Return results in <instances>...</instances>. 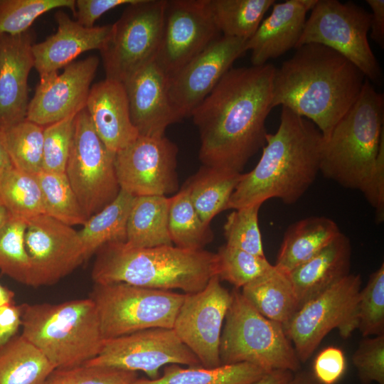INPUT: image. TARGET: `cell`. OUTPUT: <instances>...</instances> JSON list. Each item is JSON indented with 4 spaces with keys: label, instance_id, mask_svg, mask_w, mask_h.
Masks as SVG:
<instances>
[{
    "label": "cell",
    "instance_id": "1",
    "mask_svg": "<svg viewBox=\"0 0 384 384\" xmlns=\"http://www.w3.org/2000/svg\"><path fill=\"white\" fill-rule=\"evenodd\" d=\"M276 70L270 63L230 68L193 110L204 166L241 173L265 146Z\"/></svg>",
    "mask_w": 384,
    "mask_h": 384
},
{
    "label": "cell",
    "instance_id": "2",
    "mask_svg": "<svg viewBox=\"0 0 384 384\" xmlns=\"http://www.w3.org/2000/svg\"><path fill=\"white\" fill-rule=\"evenodd\" d=\"M366 79L338 52L305 44L276 70L272 107H285L310 120L325 140L357 100Z\"/></svg>",
    "mask_w": 384,
    "mask_h": 384
},
{
    "label": "cell",
    "instance_id": "3",
    "mask_svg": "<svg viewBox=\"0 0 384 384\" xmlns=\"http://www.w3.org/2000/svg\"><path fill=\"white\" fill-rule=\"evenodd\" d=\"M324 137L310 120L282 107L275 133L267 134L255 168L242 174L227 209L262 205L270 198L297 202L320 171Z\"/></svg>",
    "mask_w": 384,
    "mask_h": 384
},
{
    "label": "cell",
    "instance_id": "4",
    "mask_svg": "<svg viewBox=\"0 0 384 384\" xmlns=\"http://www.w3.org/2000/svg\"><path fill=\"white\" fill-rule=\"evenodd\" d=\"M92 270L95 284L126 283L191 294L204 289L217 275L216 253L173 245L134 247L126 242H110L97 252Z\"/></svg>",
    "mask_w": 384,
    "mask_h": 384
},
{
    "label": "cell",
    "instance_id": "5",
    "mask_svg": "<svg viewBox=\"0 0 384 384\" xmlns=\"http://www.w3.org/2000/svg\"><path fill=\"white\" fill-rule=\"evenodd\" d=\"M384 98L366 78L353 105L324 140L320 172L346 188L361 190L384 139Z\"/></svg>",
    "mask_w": 384,
    "mask_h": 384
},
{
    "label": "cell",
    "instance_id": "6",
    "mask_svg": "<svg viewBox=\"0 0 384 384\" xmlns=\"http://www.w3.org/2000/svg\"><path fill=\"white\" fill-rule=\"evenodd\" d=\"M21 309V335L55 369L85 364L100 353L105 339L90 297L54 304H23Z\"/></svg>",
    "mask_w": 384,
    "mask_h": 384
},
{
    "label": "cell",
    "instance_id": "7",
    "mask_svg": "<svg viewBox=\"0 0 384 384\" xmlns=\"http://www.w3.org/2000/svg\"><path fill=\"white\" fill-rule=\"evenodd\" d=\"M231 294L220 341L221 365L245 362L267 372L298 371L301 362L283 324L262 315L238 289Z\"/></svg>",
    "mask_w": 384,
    "mask_h": 384
},
{
    "label": "cell",
    "instance_id": "8",
    "mask_svg": "<svg viewBox=\"0 0 384 384\" xmlns=\"http://www.w3.org/2000/svg\"><path fill=\"white\" fill-rule=\"evenodd\" d=\"M185 294L126 283L95 284L94 302L105 340L150 328L173 329Z\"/></svg>",
    "mask_w": 384,
    "mask_h": 384
},
{
    "label": "cell",
    "instance_id": "9",
    "mask_svg": "<svg viewBox=\"0 0 384 384\" xmlns=\"http://www.w3.org/2000/svg\"><path fill=\"white\" fill-rule=\"evenodd\" d=\"M371 13L352 2L317 0L306 19L295 48L317 43L353 63L369 80L382 78L380 65L368 40Z\"/></svg>",
    "mask_w": 384,
    "mask_h": 384
},
{
    "label": "cell",
    "instance_id": "10",
    "mask_svg": "<svg viewBox=\"0 0 384 384\" xmlns=\"http://www.w3.org/2000/svg\"><path fill=\"white\" fill-rule=\"evenodd\" d=\"M361 287V275L349 274L303 304L283 324L301 363L311 356L333 329H337L343 338L357 329Z\"/></svg>",
    "mask_w": 384,
    "mask_h": 384
},
{
    "label": "cell",
    "instance_id": "11",
    "mask_svg": "<svg viewBox=\"0 0 384 384\" xmlns=\"http://www.w3.org/2000/svg\"><path fill=\"white\" fill-rule=\"evenodd\" d=\"M166 0H137L112 24L102 55L106 79L124 83L154 61L163 28Z\"/></svg>",
    "mask_w": 384,
    "mask_h": 384
},
{
    "label": "cell",
    "instance_id": "12",
    "mask_svg": "<svg viewBox=\"0 0 384 384\" xmlns=\"http://www.w3.org/2000/svg\"><path fill=\"white\" fill-rule=\"evenodd\" d=\"M115 154L97 136L85 107L75 116L73 144L65 174L88 219L118 195Z\"/></svg>",
    "mask_w": 384,
    "mask_h": 384
},
{
    "label": "cell",
    "instance_id": "13",
    "mask_svg": "<svg viewBox=\"0 0 384 384\" xmlns=\"http://www.w3.org/2000/svg\"><path fill=\"white\" fill-rule=\"evenodd\" d=\"M85 364L140 370L150 380L157 379L165 365L201 366L173 329L167 328H150L105 340L100 353Z\"/></svg>",
    "mask_w": 384,
    "mask_h": 384
},
{
    "label": "cell",
    "instance_id": "14",
    "mask_svg": "<svg viewBox=\"0 0 384 384\" xmlns=\"http://www.w3.org/2000/svg\"><path fill=\"white\" fill-rule=\"evenodd\" d=\"M178 148L166 138L139 135L115 154L120 189L134 196H164L178 189Z\"/></svg>",
    "mask_w": 384,
    "mask_h": 384
},
{
    "label": "cell",
    "instance_id": "15",
    "mask_svg": "<svg viewBox=\"0 0 384 384\" xmlns=\"http://www.w3.org/2000/svg\"><path fill=\"white\" fill-rule=\"evenodd\" d=\"M231 300V292L222 286L217 275L210 279L203 289L185 294L173 330L204 368L221 366L220 336Z\"/></svg>",
    "mask_w": 384,
    "mask_h": 384
},
{
    "label": "cell",
    "instance_id": "16",
    "mask_svg": "<svg viewBox=\"0 0 384 384\" xmlns=\"http://www.w3.org/2000/svg\"><path fill=\"white\" fill-rule=\"evenodd\" d=\"M221 36L207 0H166L154 62L169 77Z\"/></svg>",
    "mask_w": 384,
    "mask_h": 384
},
{
    "label": "cell",
    "instance_id": "17",
    "mask_svg": "<svg viewBox=\"0 0 384 384\" xmlns=\"http://www.w3.org/2000/svg\"><path fill=\"white\" fill-rule=\"evenodd\" d=\"M24 242L30 262L28 286L53 284L85 261L78 232L46 214L27 221Z\"/></svg>",
    "mask_w": 384,
    "mask_h": 384
},
{
    "label": "cell",
    "instance_id": "18",
    "mask_svg": "<svg viewBox=\"0 0 384 384\" xmlns=\"http://www.w3.org/2000/svg\"><path fill=\"white\" fill-rule=\"evenodd\" d=\"M247 41L222 35L168 77L170 102L179 122L191 117L233 63L247 51Z\"/></svg>",
    "mask_w": 384,
    "mask_h": 384
},
{
    "label": "cell",
    "instance_id": "19",
    "mask_svg": "<svg viewBox=\"0 0 384 384\" xmlns=\"http://www.w3.org/2000/svg\"><path fill=\"white\" fill-rule=\"evenodd\" d=\"M98 65L99 58L91 55L68 64L60 74L40 78L26 119L46 127L77 114L86 106Z\"/></svg>",
    "mask_w": 384,
    "mask_h": 384
},
{
    "label": "cell",
    "instance_id": "20",
    "mask_svg": "<svg viewBox=\"0 0 384 384\" xmlns=\"http://www.w3.org/2000/svg\"><path fill=\"white\" fill-rule=\"evenodd\" d=\"M30 29L21 34H0V130L26 119L28 78L34 67Z\"/></svg>",
    "mask_w": 384,
    "mask_h": 384
},
{
    "label": "cell",
    "instance_id": "21",
    "mask_svg": "<svg viewBox=\"0 0 384 384\" xmlns=\"http://www.w3.org/2000/svg\"><path fill=\"white\" fill-rule=\"evenodd\" d=\"M167 80L168 77L153 61L123 83L131 119L139 135L164 136L169 125L179 122L170 102Z\"/></svg>",
    "mask_w": 384,
    "mask_h": 384
},
{
    "label": "cell",
    "instance_id": "22",
    "mask_svg": "<svg viewBox=\"0 0 384 384\" xmlns=\"http://www.w3.org/2000/svg\"><path fill=\"white\" fill-rule=\"evenodd\" d=\"M56 32L32 47L34 68L43 78L65 68L81 53L101 50L109 40L112 24L86 28L63 10L55 14Z\"/></svg>",
    "mask_w": 384,
    "mask_h": 384
},
{
    "label": "cell",
    "instance_id": "23",
    "mask_svg": "<svg viewBox=\"0 0 384 384\" xmlns=\"http://www.w3.org/2000/svg\"><path fill=\"white\" fill-rule=\"evenodd\" d=\"M85 108L97 136L111 152L116 154L138 137L122 82L105 78L92 85Z\"/></svg>",
    "mask_w": 384,
    "mask_h": 384
},
{
    "label": "cell",
    "instance_id": "24",
    "mask_svg": "<svg viewBox=\"0 0 384 384\" xmlns=\"http://www.w3.org/2000/svg\"><path fill=\"white\" fill-rule=\"evenodd\" d=\"M317 0H287L274 3L271 14L262 21L253 36L247 41L251 63L262 65L292 48H295L302 33L307 13Z\"/></svg>",
    "mask_w": 384,
    "mask_h": 384
},
{
    "label": "cell",
    "instance_id": "25",
    "mask_svg": "<svg viewBox=\"0 0 384 384\" xmlns=\"http://www.w3.org/2000/svg\"><path fill=\"white\" fill-rule=\"evenodd\" d=\"M351 258L350 240L341 233L320 252L291 271L288 275L299 308L348 275Z\"/></svg>",
    "mask_w": 384,
    "mask_h": 384
},
{
    "label": "cell",
    "instance_id": "26",
    "mask_svg": "<svg viewBox=\"0 0 384 384\" xmlns=\"http://www.w3.org/2000/svg\"><path fill=\"white\" fill-rule=\"evenodd\" d=\"M341 233L336 223L325 216H311L295 222L284 233L274 267L289 274Z\"/></svg>",
    "mask_w": 384,
    "mask_h": 384
},
{
    "label": "cell",
    "instance_id": "27",
    "mask_svg": "<svg viewBox=\"0 0 384 384\" xmlns=\"http://www.w3.org/2000/svg\"><path fill=\"white\" fill-rule=\"evenodd\" d=\"M241 293L262 315L282 324L299 308L288 274L274 265L265 274L244 286Z\"/></svg>",
    "mask_w": 384,
    "mask_h": 384
},
{
    "label": "cell",
    "instance_id": "28",
    "mask_svg": "<svg viewBox=\"0 0 384 384\" xmlns=\"http://www.w3.org/2000/svg\"><path fill=\"white\" fill-rule=\"evenodd\" d=\"M169 198L135 196L127 224L126 243L134 247L173 245L169 231Z\"/></svg>",
    "mask_w": 384,
    "mask_h": 384
},
{
    "label": "cell",
    "instance_id": "29",
    "mask_svg": "<svg viewBox=\"0 0 384 384\" xmlns=\"http://www.w3.org/2000/svg\"><path fill=\"white\" fill-rule=\"evenodd\" d=\"M241 173L203 166L183 185L201 220L210 225L219 213L227 210Z\"/></svg>",
    "mask_w": 384,
    "mask_h": 384
},
{
    "label": "cell",
    "instance_id": "30",
    "mask_svg": "<svg viewBox=\"0 0 384 384\" xmlns=\"http://www.w3.org/2000/svg\"><path fill=\"white\" fill-rule=\"evenodd\" d=\"M134 198L120 189L111 203L90 216L78 231L85 260L107 243L126 242L127 220Z\"/></svg>",
    "mask_w": 384,
    "mask_h": 384
},
{
    "label": "cell",
    "instance_id": "31",
    "mask_svg": "<svg viewBox=\"0 0 384 384\" xmlns=\"http://www.w3.org/2000/svg\"><path fill=\"white\" fill-rule=\"evenodd\" d=\"M55 369L21 334L0 346V384H44Z\"/></svg>",
    "mask_w": 384,
    "mask_h": 384
},
{
    "label": "cell",
    "instance_id": "32",
    "mask_svg": "<svg viewBox=\"0 0 384 384\" xmlns=\"http://www.w3.org/2000/svg\"><path fill=\"white\" fill-rule=\"evenodd\" d=\"M267 371L249 363L221 365L213 368L177 364L166 366L157 379L137 378L131 384H252Z\"/></svg>",
    "mask_w": 384,
    "mask_h": 384
},
{
    "label": "cell",
    "instance_id": "33",
    "mask_svg": "<svg viewBox=\"0 0 384 384\" xmlns=\"http://www.w3.org/2000/svg\"><path fill=\"white\" fill-rule=\"evenodd\" d=\"M274 3V0H207V6L223 36L248 40Z\"/></svg>",
    "mask_w": 384,
    "mask_h": 384
},
{
    "label": "cell",
    "instance_id": "34",
    "mask_svg": "<svg viewBox=\"0 0 384 384\" xmlns=\"http://www.w3.org/2000/svg\"><path fill=\"white\" fill-rule=\"evenodd\" d=\"M169 231L172 243L186 250H204L214 237L210 225L201 220L183 187L169 198Z\"/></svg>",
    "mask_w": 384,
    "mask_h": 384
},
{
    "label": "cell",
    "instance_id": "35",
    "mask_svg": "<svg viewBox=\"0 0 384 384\" xmlns=\"http://www.w3.org/2000/svg\"><path fill=\"white\" fill-rule=\"evenodd\" d=\"M0 200L11 217L26 222L44 214L42 193L36 176L14 167L0 178Z\"/></svg>",
    "mask_w": 384,
    "mask_h": 384
},
{
    "label": "cell",
    "instance_id": "36",
    "mask_svg": "<svg viewBox=\"0 0 384 384\" xmlns=\"http://www.w3.org/2000/svg\"><path fill=\"white\" fill-rule=\"evenodd\" d=\"M44 214L70 226L83 225L87 218L65 173L41 171L36 175Z\"/></svg>",
    "mask_w": 384,
    "mask_h": 384
},
{
    "label": "cell",
    "instance_id": "37",
    "mask_svg": "<svg viewBox=\"0 0 384 384\" xmlns=\"http://www.w3.org/2000/svg\"><path fill=\"white\" fill-rule=\"evenodd\" d=\"M43 129L26 119L1 131L14 168L33 175L43 170Z\"/></svg>",
    "mask_w": 384,
    "mask_h": 384
},
{
    "label": "cell",
    "instance_id": "38",
    "mask_svg": "<svg viewBox=\"0 0 384 384\" xmlns=\"http://www.w3.org/2000/svg\"><path fill=\"white\" fill-rule=\"evenodd\" d=\"M27 222L11 217L0 229V271L29 285L30 262L25 247Z\"/></svg>",
    "mask_w": 384,
    "mask_h": 384
},
{
    "label": "cell",
    "instance_id": "39",
    "mask_svg": "<svg viewBox=\"0 0 384 384\" xmlns=\"http://www.w3.org/2000/svg\"><path fill=\"white\" fill-rule=\"evenodd\" d=\"M67 8L73 15L75 0H0V34L16 36L30 29L35 20L55 9Z\"/></svg>",
    "mask_w": 384,
    "mask_h": 384
},
{
    "label": "cell",
    "instance_id": "40",
    "mask_svg": "<svg viewBox=\"0 0 384 384\" xmlns=\"http://www.w3.org/2000/svg\"><path fill=\"white\" fill-rule=\"evenodd\" d=\"M217 255V276L235 288L243 287L270 270L265 257H260L226 245L221 246Z\"/></svg>",
    "mask_w": 384,
    "mask_h": 384
},
{
    "label": "cell",
    "instance_id": "41",
    "mask_svg": "<svg viewBox=\"0 0 384 384\" xmlns=\"http://www.w3.org/2000/svg\"><path fill=\"white\" fill-rule=\"evenodd\" d=\"M261 206L255 204L235 209L228 215L223 227L226 245L265 257L258 225Z\"/></svg>",
    "mask_w": 384,
    "mask_h": 384
},
{
    "label": "cell",
    "instance_id": "42",
    "mask_svg": "<svg viewBox=\"0 0 384 384\" xmlns=\"http://www.w3.org/2000/svg\"><path fill=\"white\" fill-rule=\"evenodd\" d=\"M363 337L384 334V265L369 277L361 289L358 302V325Z\"/></svg>",
    "mask_w": 384,
    "mask_h": 384
},
{
    "label": "cell",
    "instance_id": "43",
    "mask_svg": "<svg viewBox=\"0 0 384 384\" xmlns=\"http://www.w3.org/2000/svg\"><path fill=\"white\" fill-rule=\"evenodd\" d=\"M75 116L44 127L42 171L65 173L73 140Z\"/></svg>",
    "mask_w": 384,
    "mask_h": 384
},
{
    "label": "cell",
    "instance_id": "44",
    "mask_svg": "<svg viewBox=\"0 0 384 384\" xmlns=\"http://www.w3.org/2000/svg\"><path fill=\"white\" fill-rule=\"evenodd\" d=\"M137 378V372L82 364L55 369L44 384H131Z\"/></svg>",
    "mask_w": 384,
    "mask_h": 384
},
{
    "label": "cell",
    "instance_id": "45",
    "mask_svg": "<svg viewBox=\"0 0 384 384\" xmlns=\"http://www.w3.org/2000/svg\"><path fill=\"white\" fill-rule=\"evenodd\" d=\"M352 361L363 384H384V334L362 339Z\"/></svg>",
    "mask_w": 384,
    "mask_h": 384
},
{
    "label": "cell",
    "instance_id": "46",
    "mask_svg": "<svg viewBox=\"0 0 384 384\" xmlns=\"http://www.w3.org/2000/svg\"><path fill=\"white\" fill-rule=\"evenodd\" d=\"M346 370V360L343 351L336 346H328L315 357L311 373L319 384H336Z\"/></svg>",
    "mask_w": 384,
    "mask_h": 384
},
{
    "label": "cell",
    "instance_id": "47",
    "mask_svg": "<svg viewBox=\"0 0 384 384\" xmlns=\"http://www.w3.org/2000/svg\"><path fill=\"white\" fill-rule=\"evenodd\" d=\"M375 210V221L384 220V139L369 178L361 191Z\"/></svg>",
    "mask_w": 384,
    "mask_h": 384
},
{
    "label": "cell",
    "instance_id": "48",
    "mask_svg": "<svg viewBox=\"0 0 384 384\" xmlns=\"http://www.w3.org/2000/svg\"><path fill=\"white\" fill-rule=\"evenodd\" d=\"M136 1L137 0H77L74 16L80 25L92 28L95 26V22L107 11Z\"/></svg>",
    "mask_w": 384,
    "mask_h": 384
},
{
    "label": "cell",
    "instance_id": "49",
    "mask_svg": "<svg viewBox=\"0 0 384 384\" xmlns=\"http://www.w3.org/2000/svg\"><path fill=\"white\" fill-rule=\"evenodd\" d=\"M21 305L10 304L0 307V346L17 335L21 326Z\"/></svg>",
    "mask_w": 384,
    "mask_h": 384
},
{
    "label": "cell",
    "instance_id": "50",
    "mask_svg": "<svg viewBox=\"0 0 384 384\" xmlns=\"http://www.w3.org/2000/svg\"><path fill=\"white\" fill-rule=\"evenodd\" d=\"M372 9L370 37L382 48L384 45V0H367Z\"/></svg>",
    "mask_w": 384,
    "mask_h": 384
},
{
    "label": "cell",
    "instance_id": "51",
    "mask_svg": "<svg viewBox=\"0 0 384 384\" xmlns=\"http://www.w3.org/2000/svg\"><path fill=\"white\" fill-rule=\"evenodd\" d=\"M293 377L289 370H272L252 384H291Z\"/></svg>",
    "mask_w": 384,
    "mask_h": 384
},
{
    "label": "cell",
    "instance_id": "52",
    "mask_svg": "<svg viewBox=\"0 0 384 384\" xmlns=\"http://www.w3.org/2000/svg\"><path fill=\"white\" fill-rule=\"evenodd\" d=\"M12 167L11 161L4 144L3 134L0 130V178Z\"/></svg>",
    "mask_w": 384,
    "mask_h": 384
},
{
    "label": "cell",
    "instance_id": "53",
    "mask_svg": "<svg viewBox=\"0 0 384 384\" xmlns=\"http://www.w3.org/2000/svg\"><path fill=\"white\" fill-rule=\"evenodd\" d=\"M291 384H319L311 372L301 371L294 375Z\"/></svg>",
    "mask_w": 384,
    "mask_h": 384
},
{
    "label": "cell",
    "instance_id": "54",
    "mask_svg": "<svg viewBox=\"0 0 384 384\" xmlns=\"http://www.w3.org/2000/svg\"><path fill=\"white\" fill-rule=\"evenodd\" d=\"M15 293L0 283V307L15 304Z\"/></svg>",
    "mask_w": 384,
    "mask_h": 384
},
{
    "label": "cell",
    "instance_id": "55",
    "mask_svg": "<svg viewBox=\"0 0 384 384\" xmlns=\"http://www.w3.org/2000/svg\"><path fill=\"white\" fill-rule=\"evenodd\" d=\"M11 218V214L0 200V229Z\"/></svg>",
    "mask_w": 384,
    "mask_h": 384
}]
</instances>
